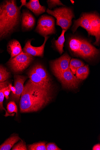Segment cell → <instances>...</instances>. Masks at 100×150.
I'll return each mask as SVG.
<instances>
[{"label": "cell", "instance_id": "cell-1", "mask_svg": "<svg viewBox=\"0 0 100 150\" xmlns=\"http://www.w3.org/2000/svg\"><path fill=\"white\" fill-rule=\"evenodd\" d=\"M51 90L41 88L28 80L24 86L20 102L21 113L37 112L52 100Z\"/></svg>", "mask_w": 100, "mask_h": 150}, {"label": "cell", "instance_id": "cell-2", "mask_svg": "<svg viewBox=\"0 0 100 150\" xmlns=\"http://www.w3.org/2000/svg\"><path fill=\"white\" fill-rule=\"evenodd\" d=\"M21 9L16 1L7 0L0 4V23L7 36L18 28L21 19Z\"/></svg>", "mask_w": 100, "mask_h": 150}, {"label": "cell", "instance_id": "cell-3", "mask_svg": "<svg viewBox=\"0 0 100 150\" xmlns=\"http://www.w3.org/2000/svg\"><path fill=\"white\" fill-rule=\"evenodd\" d=\"M47 12L56 19V25L60 26L62 30H67L72 24L75 17L74 13L70 8L62 7L52 10L48 8Z\"/></svg>", "mask_w": 100, "mask_h": 150}, {"label": "cell", "instance_id": "cell-4", "mask_svg": "<svg viewBox=\"0 0 100 150\" xmlns=\"http://www.w3.org/2000/svg\"><path fill=\"white\" fill-rule=\"evenodd\" d=\"M33 60V56L23 51L18 56L11 58L7 64L13 72L18 73L26 69L30 65Z\"/></svg>", "mask_w": 100, "mask_h": 150}, {"label": "cell", "instance_id": "cell-5", "mask_svg": "<svg viewBox=\"0 0 100 150\" xmlns=\"http://www.w3.org/2000/svg\"><path fill=\"white\" fill-rule=\"evenodd\" d=\"M35 31L44 37L55 33V21L51 16L44 15L39 19Z\"/></svg>", "mask_w": 100, "mask_h": 150}, {"label": "cell", "instance_id": "cell-6", "mask_svg": "<svg viewBox=\"0 0 100 150\" xmlns=\"http://www.w3.org/2000/svg\"><path fill=\"white\" fill-rule=\"evenodd\" d=\"M65 88L74 89L78 88L82 80L78 79L69 69L67 71L55 75Z\"/></svg>", "mask_w": 100, "mask_h": 150}, {"label": "cell", "instance_id": "cell-7", "mask_svg": "<svg viewBox=\"0 0 100 150\" xmlns=\"http://www.w3.org/2000/svg\"><path fill=\"white\" fill-rule=\"evenodd\" d=\"M99 53V50L93 46L87 40L82 38L78 56L86 60L95 59Z\"/></svg>", "mask_w": 100, "mask_h": 150}, {"label": "cell", "instance_id": "cell-8", "mask_svg": "<svg viewBox=\"0 0 100 150\" xmlns=\"http://www.w3.org/2000/svg\"><path fill=\"white\" fill-rule=\"evenodd\" d=\"M71 58L67 54H65L58 59L51 61L50 66L54 75L61 73L68 70Z\"/></svg>", "mask_w": 100, "mask_h": 150}, {"label": "cell", "instance_id": "cell-9", "mask_svg": "<svg viewBox=\"0 0 100 150\" xmlns=\"http://www.w3.org/2000/svg\"><path fill=\"white\" fill-rule=\"evenodd\" d=\"M80 26L86 30L89 36H94L91 24L89 13H83L79 18L74 21V25L72 29L73 33L75 32Z\"/></svg>", "mask_w": 100, "mask_h": 150}, {"label": "cell", "instance_id": "cell-10", "mask_svg": "<svg viewBox=\"0 0 100 150\" xmlns=\"http://www.w3.org/2000/svg\"><path fill=\"white\" fill-rule=\"evenodd\" d=\"M44 42L43 45L40 47H35L31 44L32 40H28L26 42L23 49V52L29 54L33 56L42 57L44 53L45 45L49 37H45Z\"/></svg>", "mask_w": 100, "mask_h": 150}, {"label": "cell", "instance_id": "cell-11", "mask_svg": "<svg viewBox=\"0 0 100 150\" xmlns=\"http://www.w3.org/2000/svg\"><path fill=\"white\" fill-rule=\"evenodd\" d=\"M91 24L94 36L96 38L94 45L99 46L100 41V18L98 13H89Z\"/></svg>", "mask_w": 100, "mask_h": 150}, {"label": "cell", "instance_id": "cell-12", "mask_svg": "<svg viewBox=\"0 0 100 150\" xmlns=\"http://www.w3.org/2000/svg\"><path fill=\"white\" fill-rule=\"evenodd\" d=\"M27 75L30 80L33 84L43 88L51 90L52 87V83L48 82L42 79L32 69L28 72Z\"/></svg>", "mask_w": 100, "mask_h": 150}, {"label": "cell", "instance_id": "cell-13", "mask_svg": "<svg viewBox=\"0 0 100 150\" xmlns=\"http://www.w3.org/2000/svg\"><path fill=\"white\" fill-rule=\"evenodd\" d=\"M27 79L25 76L16 75L15 77L14 87L16 89L15 94H11L12 100L18 103L20 100L24 88V84Z\"/></svg>", "mask_w": 100, "mask_h": 150}, {"label": "cell", "instance_id": "cell-14", "mask_svg": "<svg viewBox=\"0 0 100 150\" xmlns=\"http://www.w3.org/2000/svg\"><path fill=\"white\" fill-rule=\"evenodd\" d=\"M35 23L34 17L29 11L23 10L21 16V26L23 29L26 30H31Z\"/></svg>", "mask_w": 100, "mask_h": 150}, {"label": "cell", "instance_id": "cell-15", "mask_svg": "<svg viewBox=\"0 0 100 150\" xmlns=\"http://www.w3.org/2000/svg\"><path fill=\"white\" fill-rule=\"evenodd\" d=\"M26 6L37 16L45 12L46 9L45 6L40 5L38 0H30L27 3Z\"/></svg>", "mask_w": 100, "mask_h": 150}, {"label": "cell", "instance_id": "cell-16", "mask_svg": "<svg viewBox=\"0 0 100 150\" xmlns=\"http://www.w3.org/2000/svg\"><path fill=\"white\" fill-rule=\"evenodd\" d=\"M7 47L8 51L11 56V58L16 57L23 52L20 43L16 40H11L8 44Z\"/></svg>", "mask_w": 100, "mask_h": 150}, {"label": "cell", "instance_id": "cell-17", "mask_svg": "<svg viewBox=\"0 0 100 150\" xmlns=\"http://www.w3.org/2000/svg\"><path fill=\"white\" fill-rule=\"evenodd\" d=\"M82 38L74 36L71 37L69 42L70 50L74 55L78 56L79 51L82 42Z\"/></svg>", "mask_w": 100, "mask_h": 150}, {"label": "cell", "instance_id": "cell-18", "mask_svg": "<svg viewBox=\"0 0 100 150\" xmlns=\"http://www.w3.org/2000/svg\"><path fill=\"white\" fill-rule=\"evenodd\" d=\"M32 69L40 77L48 82L51 83V79L43 66L40 64H35Z\"/></svg>", "mask_w": 100, "mask_h": 150}, {"label": "cell", "instance_id": "cell-19", "mask_svg": "<svg viewBox=\"0 0 100 150\" xmlns=\"http://www.w3.org/2000/svg\"><path fill=\"white\" fill-rule=\"evenodd\" d=\"M21 140L18 135L11 136L0 146V150H9L15 144Z\"/></svg>", "mask_w": 100, "mask_h": 150}, {"label": "cell", "instance_id": "cell-20", "mask_svg": "<svg viewBox=\"0 0 100 150\" xmlns=\"http://www.w3.org/2000/svg\"><path fill=\"white\" fill-rule=\"evenodd\" d=\"M89 73L88 65H84L78 68L76 71L75 76L78 79L81 80H84L87 78Z\"/></svg>", "mask_w": 100, "mask_h": 150}, {"label": "cell", "instance_id": "cell-21", "mask_svg": "<svg viewBox=\"0 0 100 150\" xmlns=\"http://www.w3.org/2000/svg\"><path fill=\"white\" fill-rule=\"evenodd\" d=\"M66 31L65 30H62L61 34L58 39L55 41V47L61 54H62L64 52L63 47L65 41L64 35Z\"/></svg>", "mask_w": 100, "mask_h": 150}, {"label": "cell", "instance_id": "cell-22", "mask_svg": "<svg viewBox=\"0 0 100 150\" xmlns=\"http://www.w3.org/2000/svg\"><path fill=\"white\" fill-rule=\"evenodd\" d=\"M84 65V64L81 60L73 59L70 60L69 67L74 74L75 75L76 71L78 68Z\"/></svg>", "mask_w": 100, "mask_h": 150}, {"label": "cell", "instance_id": "cell-23", "mask_svg": "<svg viewBox=\"0 0 100 150\" xmlns=\"http://www.w3.org/2000/svg\"><path fill=\"white\" fill-rule=\"evenodd\" d=\"M10 73L4 66L0 65V82L7 80L10 76Z\"/></svg>", "mask_w": 100, "mask_h": 150}, {"label": "cell", "instance_id": "cell-24", "mask_svg": "<svg viewBox=\"0 0 100 150\" xmlns=\"http://www.w3.org/2000/svg\"><path fill=\"white\" fill-rule=\"evenodd\" d=\"M46 143L40 142L34 143L28 146V149L29 150H46Z\"/></svg>", "mask_w": 100, "mask_h": 150}, {"label": "cell", "instance_id": "cell-25", "mask_svg": "<svg viewBox=\"0 0 100 150\" xmlns=\"http://www.w3.org/2000/svg\"><path fill=\"white\" fill-rule=\"evenodd\" d=\"M8 86L6 87L0 91V111L4 110L6 112V115L5 116L7 117L8 116H13L14 115V114H9L6 110V109L3 106V102L5 97L4 95V91L8 87Z\"/></svg>", "mask_w": 100, "mask_h": 150}, {"label": "cell", "instance_id": "cell-26", "mask_svg": "<svg viewBox=\"0 0 100 150\" xmlns=\"http://www.w3.org/2000/svg\"><path fill=\"white\" fill-rule=\"evenodd\" d=\"M7 109L9 114H12L13 113H15L16 114V116H17L18 108L15 102L13 101L10 102L7 105Z\"/></svg>", "mask_w": 100, "mask_h": 150}, {"label": "cell", "instance_id": "cell-27", "mask_svg": "<svg viewBox=\"0 0 100 150\" xmlns=\"http://www.w3.org/2000/svg\"><path fill=\"white\" fill-rule=\"evenodd\" d=\"M47 2L49 9L51 10L52 8L58 6H64L63 4L59 0H48Z\"/></svg>", "mask_w": 100, "mask_h": 150}, {"label": "cell", "instance_id": "cell-28", "mask_svg": "<svg viewBox=\"0 0 100 150\" xmlns=\"http://www.w3.org/2000/svg\"><path fill=\"white\" fill-rule=\"evenodd\" d=\"M12 150H27L26 146L24 142L22 141L17 144L14 146Z\"/></svg>", "mask_w": 100, "mask_h": 150}, {"label": "cell", "instance_id": "cell-29", "mask_svg": "<svg viewBox=\"0 0 100 150\" xmlns=\"http://www.w3.org/2000/svg\"><path fill=\"white\" fill-rule=\"evenodd\" d=\"M46 150H61L57 145L53 143H49L46 144Z\"/></svg>", "mask_w": 100, "mask_h": 150}, {"label": "cell", "instance_id": "cell-30", "mask_svg": "<svg viewBox=\"0 0 100 150\" xmlns=\"http://www.w3.org/2000/svg\"><path fill=\"white\" fill-rule=\"evenodd\" d=\"M7 37L6 32L1 23H0V40Z\"/></svg>", "mask_w": 100, "mask_h": 150}, {"label": "cell", "instance_id": "cell-31", "mask_svg": "<svg viewBox=\"0 0 100 150\" xmlns=\"http://www.w3.org/2000/svg\"><path fill=\"white\" fill-rule=\"evenodd\" d=\"M9 84V81L7 80L3 82H0V91L3 89L7 87Z\"/></svg>", "mask_w": 100, "mask_h": 150}, {"label": "cell", "instance_id": "cell-32", "mask_svg": "<svg viewBox=\"0 0 100 150\" xmlns=\"http://www.w3.org/2000/svg\"><path fill=\"white\" fill-rule=\"evenodd\" d=\"M11 91L9 89V87L8 86V88L6 89L4 92V94L6 100H8L9 98V95Z\"/></svg>", "mask_w": 100, "mask_h": 150}, {"label": "cell", "instance_id": "cell-33", "mask_svg": "<svg viewBox=\"0 0 100 150\" xmlns=\"http://www.w3.org/2000/svg\"><path fill=\"white\" fill-rule=\"evenodd\" d=\"M9 89L10 91L12 92L11 94H15L16 92V89L15 87L13 86L12 85L9 83L8 85Z\"/></svg>", "mask_w": 100, "mask_h": 150}, {"label": "cell", "instance_id": "cell-34", "mask_svg": "<svg viewBox=\"0 0 100 150\" xmlns=\"http://www.w3.org/2000/svg\"><path fill=\"white\" fill-rule=\"evenodd\" d=\"M21 6L19 7L20 9H21V7L23 6H26L27 3L26 2V0H25V1H24V0H21Z\"/></svg>", "mask_w": 100, "mask_h": 150}, {"label": "cell", "instance_id": "cell-35", "mask_svg": "<svg viewBox=\"0 0 100 150\" xmlns=\"http://www.w3.org/2000/svg\"><path fill=\"white\" fill-rule=\"evenodd\" d=\"M93 150H100V145L99 144H98L95 145L93 148Z\"/></svg>", "mask_w": 100, "mask_h": 150}]
</instances>
